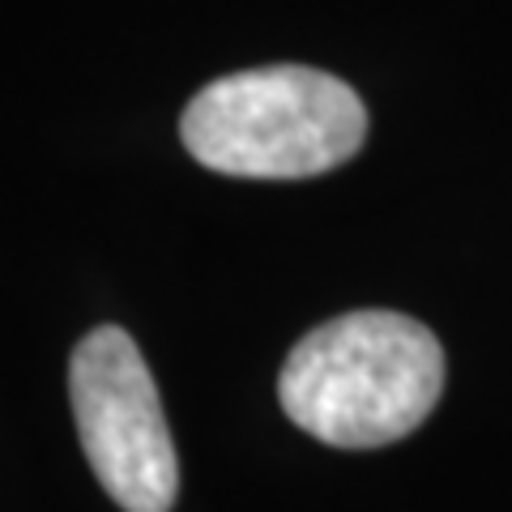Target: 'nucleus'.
<instances>
[{
	"label": "nucleus",
	"mask_w": 512,
	"mask_h": 512,
	"mask_svg": "<svg viewBox=\"0 0 512 512\" xmlns=\"http://www.w3.org/2000/svg\"><path fill=\"white\" fill-rule=\"evenodd\" d=\"M69 402L82 453L111 500L124 512H171L180 495V457L158 384L124 329L103 325L77 342Z\"/></svg>",
	"instance_id": "3"
},
{
	"label": "nucleus",
	"mask_w": 512,
	"mask_h": 512,
	"mask_svg": "<svg viewBox=\"0 0 512 512\" xmlns=\"http://www.w3.org/2000/svg\"><path fill=\"white\" fill-rule=\"evenodd\" d=\"M180 137L210 171L239 180H308L359 154L367 107L333 73L265 64L218 77L192 94Z\"/></svg>",
	"instance_id": "2"
},
{
	"label": "nucleus",
	"mask_w": 512,
	"mask_h": 512,
	"mask_svg": "<svg viewBox=\"0 0 512 512\" xmlns=\"http://www.w3.org/2000/svg\"><path fill=\"white\" fill-rule=\"evenodd\" d=\"M444 393L436 333L402 312H346L316 325L282 363L278 402L299 431L333 448L406 440Z\"/></svg>",
	"instance_id": "1"
}]
</instances>
